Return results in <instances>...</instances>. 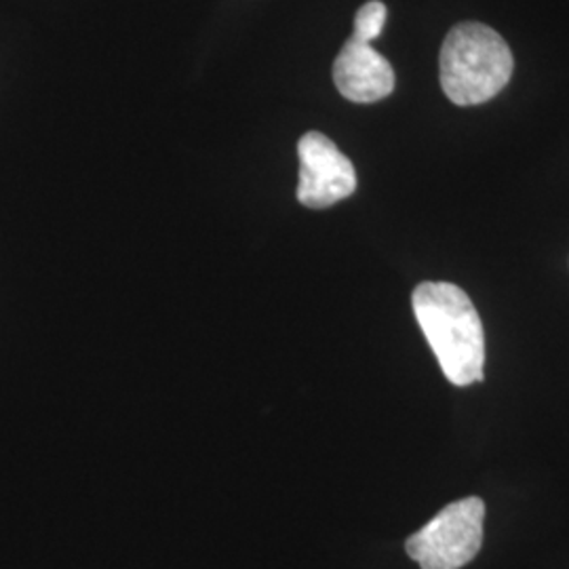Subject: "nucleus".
I'll list each match as a JSON object with an SVG mask.
<instances>
[{
	"instance_id": "1",
	"label": "nucleus",
	"mask_w": 569,
	"mask_h": 569,
	"mask_svg": "<svg viewBox=\"0 0 569 569\" xmlns=\"http://www.w3.org/2000/svg\"><path fill=\"white\" fill-rule=\"evenodd\" d=\"M413 315L439 366L453 387L483 380L486 333L467 293L451 283H420L411 296Z\"/></svg>"
},
{
	"instance_id": "6",
	"label": "nucleus",
	"mask_w": 569,
	"mask_h": 569,
	"mask_svg": "<svg viewBox=\"0 0 569 569\" xmlns=\"http://www.w3.org/2000/svg\"><path fill=\"white\" fill-rule=\"evenodd\" d=\"M385 23H387V4L380 0H369L357 11L352 39L371 44V41H376L382 34Z\"/></svg>"
},
{
	"instance_id": "5",
	"label": "nucleus",
	"mask_w": 569,
	"mask_h": 569,
	"mask_svg": "<svg viewBox=\"0 0 569 569\" xmlns=\"http://www.w3.org/2000/svg\"><path fill=\"white\" fill-rule=\"evenodd\" d=\"M333 82L350 102H380L395 91V70L369 42L350 37L333 63Z\"/></svg>"
},
{
	"instance_id": "3",
	"label": "nucleus",
	"mask_w": 569,
	"mask_h": 569,
	"mask_svg": "<svg viewBox=\"0 0 569 569\" xmlns=\"http://www.w3.org/2000/svg\"><path fill=\"white\" fill-rule=\"evenodd\" d=\"M486 505L470 496L451 502L406 542L407 555L422 569H460L483 545Z\"/></svg>"
},
{
	"instance_id": "4",
	"label": "nucleus",
	"mask_w": 569,
	"mask_h": 569,
	"mask_svg": "<svg viewBox=\"0 0 569 569\" xmlns=\"http://www.w3.org/2000/svg\"><path fill=\"white\" fill-rule=\"evenodd\" d=\"M298 201L308 209H327L357 190V173L350 159L323 133L308 131L298 143Z\"/></svg>"
},
{
	"instance_id": "2",
	"label": "nucleus",
	"mask_w": 569,
	"mask_h": 569,
	"mask_svg": "<svg viewBox=\"0 0 569 569\" xmlns=\"http://www.w3.org/2000/svg\"><path fill=\"white\" fill-rule=\"evenodd\" d=\"M507 41L486 23L465 21L449 30L441 49V87L458 106H477L498 96L512 77Z\"/></svg>"
}]
</instances>
